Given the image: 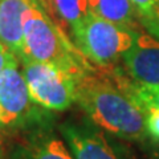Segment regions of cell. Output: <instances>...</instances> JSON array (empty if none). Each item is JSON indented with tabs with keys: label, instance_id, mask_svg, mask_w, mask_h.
Wrapping results in <instances>:
<instances>
[{
	"label": "cell",
	"instance_id": "13",
	"mask_svg": "<svg viewBox=\"0 0 159 159\" xmlns=\"http://www.w3.org/2000/svg\"><path fill=\"white\" fill-rule=\"evenodd\" d=\"M127 90L143 107L159 109V88H148L138 85V84H130Z\"/></svg>",
	"mask_w": 159,
	"mask_h": 159
},
{
	"label": "cell",
	"instance_id": "2",
	"mask_svg": "<svg viewBox=\"0 0 159 159\" xmlns=\"http://www.w3.org/2000/svg\"><path fill=\"white\" fill-rule=\"evenodd\" d=\"M20 61L51 65L73 76L89 70L86 58L51 19L41 3H36L24 17Z\"/></svg>",
	"mask_w": 159,
	"mask_h": 159
},
{
	"label": "cell",
	"instance_id": "17",
	"mask_svg": "<svg viewBox=\"0 0 159 159\" xmlns=\"http://www.w3.org/2000/svg\"><path fill=\"white\" fill-rule=\"evenodd\" d=\"M0 127H2V125H0Z\"/></svg>",
	"mask_w": 159,
	"mask_h": 159
},
{
	"label": "cell",
	"instance_id": "16",
	"mask_svg": "<svg viewBox=\"0 0 159 159\" xmlns=\"http://www.w3.org/2000/svg\"><path fill=\"white\" fill-rule=\"evenodd\" d=\"M0 159H4V151H3V145H2V141H0Z\"/></svg>",
	"mask_w": 159,
	"mask_h": 159
},
{
	"label": "cell",
	"instance_id": "9",
	"mask_svg": "<svg viewBox=\"0 0 159 159\" xmlns=\"http://www.w3.org/2000/svg\"><path fill=\"white\" fill-rule=\"evenodd\" d=\"M8 159H74L65 141L53 133H33L9 151Z\"/></svg>",
	"mask_w": 159,
	"mask_h": 159
},
{
	"label": "cell",
	"instance_id": "1",
	"mask_svg": "<svg viewBox=\"0 0 159 159\" xmlns=\"http://www.w3.org/2000/svg\"><path fill=\"white\" fill-rule=\"evenodd\" d=\"M90 70V69H89ZM85 70L76 77V102L102 130L133 142L146 141V113L126 88Z\"/></svg>",
	"mask_w": 159,
	"mask_h": 159
},
{
	"label": "cell",
	"instance_id": "5",
	"mask_svg": "<svg viewBox=\"0 0 159 159\" xmlns=\"http://www.w3.org/2000/svg\"><path fill=\"white\" fill-rule=\"evenodd\" d=\"M20 60L11 54L0 74V125L15 127L40 119V113L28 92L25 78L19 69Z\"/></svg>",
	"mask_w": 159,
	"mask_h": 159
},
{
	"label": "cell",
	"instance_id": "14",
	"mask_svg": "<svg viewBox=\"0 0 159 159\" xmlns=\"http://www.w3.org/2000/svg\"><path fill=\"white\" fill-rule=\"evenodd\" d=\"M11 54L12 53H9L7 49L2 45V43H0V74H2V72L4 70V68H6L7 62H8V58H9Z\"/></svg>",
	"mask_w": 159,
	"mask_h": 159
},
{
	"label": "cell",
	"instance_id": "7",
	"mask_svg": "<svg viewBox=\"0 0 159 159\" xmlns=\"http://www.w3.org/2000/svg\"><path fill=\"white\" fill-rule=\"evenodd\" d=\"M60 131L74 159H122L105 135L90 126L65 122Z\"/></svg>",
	"mask_w": 159,
	"mask_h": 159
},
{
	"label": "cell",
	"instance_id": "10",
	"mask_svg": "<svg viewBox=\"0 0 159 159\" xmlns=\"http://www.w3.org/2000/svg\"><path fill=\"white\" fill-rule=\"evenodd\" d=\"M92 12L111 23L131 27L139 21V15L131 0H90Z\"/></svg>",
	"mask_w": 159,
	"mask_h": 159
},
{
	"label": "cell",
	"instance_id": "8",
	"mask_svg": "<svg viewBox=\"0 0 159 159\" xmlns=\"http://www.w3.org/2000/svg\"><path fill=\"white\" fill-rule=\"evenodd\" d=\"M40 0H0V43L17 58L21 53L24 17Z\"/></svg>",
	"mask_w": 159,
	"mask_h": 159
},
{
	"label": "cell",
	"instance_id": "12",
	"mask_svg": "<svg viewBox=\"0 0 159 159\" xmlns=\"http://www.w3.org/2000/svg\"><path fill=\"white\" fill-rule=\"evenodd\" d=\"M131 3L138 11L139 21L148 33L159 39V0H131Z\"/></svg>",
	"mask_w": 159,
	"mask_h": 159
},
{
	"label": "cell",
	"instance_id": "3",
	"mask_svg": "<svg viewBox=\"0 0 159 159\" xmlns=\"http://www.w3.org/2000/svg\"><path fill=\"white\" fill-rule=\"evenodd\" d=\"M72 33L84 57L102 66L122 58L138 36L134 28L111 23L94 13L89 15Z\"/></svg>",
	"mask_w": 159,
	"mask_h": 159
},
{
	"label": "cell",
	"instance_id": "4",
	"mask_svg": "<svg viewBox=\"0 0 159 159\" xmlns=\"http://www.w3.org/2000/svg\"><path fill=\"white\" fill-rule=\"evenodd\" d=\"M32 101L52 111H64L76 102V76L51 65L21 61Z\"/></svg>",
	"mask_w": 159,
	"mask_h": 159
},
{
	"label": "cell",
	"instance_id": "15",
	"mask_svg": "<svg viewBox=\"0 0 159 159\" xmlns=\"http://www.w3.org/2000/svg\"><path fill=\"white\" fill-rule=\"evenodd\" d=\"M151 141V148H152V159H159V137L155 138H147Z\"/></svg>",
	"mask_w": 159,
	"mask_h": 159
},
{
	"label": "cell",
	"instance_id": "6",
	"mask_svg": "<svg viewBox=\"0 0 159 159\" xmlns=\"http://www.w3.org/2000/svg\"><path fill=\"white\" fill-rule=\"evenodd\" d=\"M126 72L142 86L159 88V39L151 33H138L134 45L123 54Z\"/></svg>",
	"mask_w": 159,
	"mask_h": 159
},
{
	"label": "cell",
	"instance_id": "11",
	"mask_svg": "<svg viewBox=\"0 0 159 159\" xmlns=\"http://www.w3.org/2000/svg\"><path fill=\"white\" fill-rule=\"evenodd\" d=\"M44 8H51L73 31L93 13L90 0H40Z\"/></svg>",
	"mask_w": 159,
	"mask_h": 159
}]
</instances>
